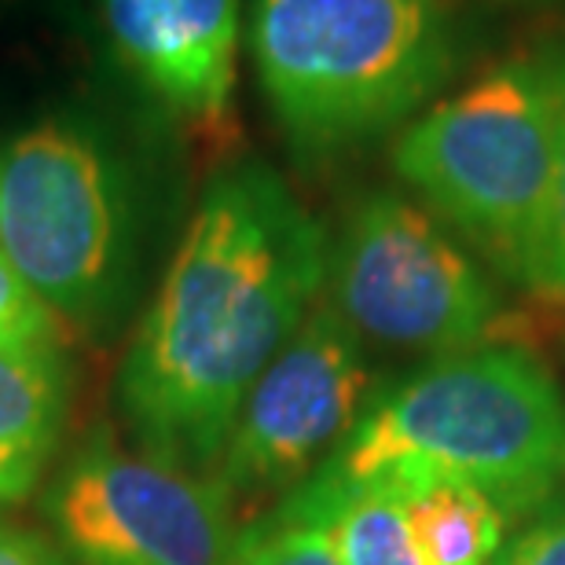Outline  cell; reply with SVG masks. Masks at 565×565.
Returning <instances> with one entry per match:
<instances>
[{
	"instance_id": "obj_15",
	"label": "cell",
	"mask_w": 565,
	"mask_h": 565,
	"mask_svg": "<svg viewBox=\"0 0 565 565\" xmlns=\"http://www.w3.org/2000/svg\"><path fill=\"white\" fill-rule=\"evenodd\" d=\"M60 342V316L44 305L0 250V345Z\"/></svg>"
},
{
	"instance_id": "obj_17",
	"label": "cell",
	"mask_w": 565,
	"mask_h": 565,
	"mask_svg": "<svg viewBox=\"0 0 565 565\" xmlns=\"http://www.w3.org/2000/svg\"><path fill=\"white\" fill-rule=\"evenodd\" d=\"M0 565H71L63 551L44 544L41 536L0 525Z\"/></svg>"
},
{
	"instance_id": "obj_10",
	"label": "cell",
	"mask_w": 565,
	"mask_h": 565,
	"mask_svg": "<svg viewBox=\"0 0 565 565\" xmlns=\"http://www.w3.org/2000/svg\"><path fill=\"white\" fill-rule=\"evenodd\" d=\"M71 379L60 342L0 345V503H19L60 448Z\"/></svg>"
},
{
	"instance_id": "obj_11",
	"label": "cell",
	"mask_w": 565,
	"mask_h": 565,
	"mask_svg": "<svg viewBox=\"0 0 565 565\" xmlns=\"http://www.w3.org/2000/svg\"><path fill=\"white\" fill-rule=\"evenodd\" d=\"M305 489L320 507L342 565H429L397 489L334 484L323 473L305 481Z\"/></svg>"
},
{
	"instance_id": "obj_2",
	"label": "cell",
	"mask_w": 565,
	"mask_h": 565,
	"mask_svg": "<svg viewBox=\"0 0 565 565\" xmlns=\"http://www.w3.org/2000/svg\"><path fill=\"white\" fill-rule=\"evenodd\" d=\"M320 473L393 489L462 481L511 522L540 511L565 473V401L525 349H467L371 397Z\"/></svg>"
},
{
	"instance_id": "obj_14",
	"label": "cell",
	"mask_w": 565,
	"mask_h": 565,
	"mask_svg": "<svg viewBox=\"0 0 565 565\" xmlns=\"http://www.w3.org/2000/svg\"><path fill=\"white\" fill-rule=\"evenodd\" d=\"M544 63L555 82L558 104V151H555V180H551V202L544 232H540L536 254L529 262L525 287L544 298H565V44L544 52Z\"/></svg>"
},
{
	"instance_id": "obj_16",
	"label": "cell",
	"mask_w": 565,
	"mask_h": 565,
	"mask_svg": "<svg viewBox=\"0 0 565 565\" xmlns=\"http://www.w3.org/2000/svg\"><path fill=\"white\" fill-rule=\"evenodd\" d=\"M484 565H565V503L540 507L533 522L503 540Z\"/></svg>"
},
{
	"instance_id": "obj_12",
	"label": "cell",
	"mask_w": 565,
	"mask_h": 565,
	"mask_svg": "<svg viewBox=\"0 0 565 565\" xmlns=\"http://www.w3.org/2000/svg\"><path fill=\"white\" fill-rule=\"evenodd\" d=\"M397 492L429 565H484L500 551L507 514L473 484L429 478Z\"/></svg>"
},
{
	"instance_id": "obj_7",
	"label": "cell",
	"mask_w": 565,
	"mask_h": 565,
	"mask_svg": "<svg viewBox=\"0 0 565 565\" xmlns=\"http://www.w3.org/2000/svg\"><path fill=\"white\" fill-rule=\"evenodd\" d=\"M71 565H228L235 547L224 484L93 440L44 495Z\"/></svg>"
},
{
	"instance_id": "obj_6",
	"label": "cell",
	"mask_w": 565,
	"mask_h": 565,
	"mask_svg": "<svg viewBox=\"0 0 565 565\" xmlns=\"http://www.w3.org/2000/svg\"><path fill=\"white\" fill-rule=\"evenodd\" d=\"M331 309L382 345L456 356L495 338L492 282L434 213L397 191H371L327 250Z\"/></svg>"
},
{
	"instance_id": "obj_9",
	"label": "cell",
	"mask_w": 565,
	"mask_h": 565,
	"mask_svg": "<svg viewBox=\"0 0 565 565\" xmlns=\"http://www.w3.org/2000/svg\"><path fill=\"white\" fill-rule=\"evenodd\" d=\"M110 60L191 129L232 121L239 0H96Z\"/></svg>"
},
{
	"instance_id": "obj_18",
	"label": "cell",
	"mask_w": 565,
	"mask_h": 565,
	"mask_svg": "<svg viewBox=\"0 0 565 565\" xmlns=\"http://www.w3.org/2000/svg\"><path fill=\"white\" fill-rule=\"evenodd\" d=\"M22 4H30V0H0V15H8V11H15Z\"/></svg>"
},
{
	"instance_id": "obj_1",
	"label": "cell",
	"mask_w": 565,
	"mask_h": 565,
	"mask_svg": "<svg viewBox=\"0 0 565 565\" xmlns=\"http://www.w3.org/2000/svg\"><path fill=\"white\" fill-rule=\"evenodd\" d=\"M327 235L282 177L239 162L202 191L118 375L143 456L217 467L246 393L312 312Z\"/></svg>"
},
{
	"instance_id": "obj_5",
	"label": "cell",
	"mask_w": 565,
	"mask_h": 565,
	"mask_svg": "<svg viewBox=\"0 0 565 565\" xmlns=\"http://www.w3.org/2000/svg\"><path fill=\"white\" fill-rule=\"evenodd\" d=\"M0 250L55 316L99 323L137 265L132 184L104 129L52 115L0 140Z\"/></svg>"
},
{
	"instance_id": "obj_4",
	"label": "cell",
	"mask_w": 565,
	"mask_h": 565,
	"mask_svg": "<svg viewBox=\"0 0 565 565\" xmlns=\"http://www.w3.org/2000/svg\"><path fill=\"white\" fill-rule=\"evenodd\" d=\"M558 104L544 55L492 66L412 121L393 169L507 279L525 282L544 232Z\"/></svg>"
},
{
	"instance_id": "obj_8",
	"label": "cell",
	"mask_w": 565,
	"mask_h": 565,
	"mask_svg": "<svg viewBox=\"0 0 565 565\" xmlns=\"http://www.w3.org/2000/svg\"><path fill=\"white\" fill-rule=\"evenodd\" d=\"M367 382L356 331L331 301L312 305L235 415L213 473L232 503L305 484V473L353 429Z\"/></svg>"
},
{
	"instance_id": "obj_3",
	"label": "cell",
	"mask_w": 565,
	"mask_h": 565,
	"mask_svg": "<svg viewBox=\"0 0 565 565\" xmlns=\"http://www.w3.org/2000/svg\"><path fill=\"white\" fill-rule=\"evenodd\" d=\"M250 52L282 137L334 158L386 137L456 71L437 0H254Z\"/></svg>"
},
{
	"instance_id": "obj_13",
	"label": "cell",
	"mask_w": 565,
	"mask_h": 565,
	"mask_svg": "<svg viewBox=\"0 0 565 565\" xmlns=\"http://www.w3.org/2000/svg\"><path fill=\"white\" fill-rule=\"evenodd\" d=\"M228 565H342L327 536L323 514L305 484H298L273 514L257 518L235 536Z\"/></svg>"
}]
</instances>
